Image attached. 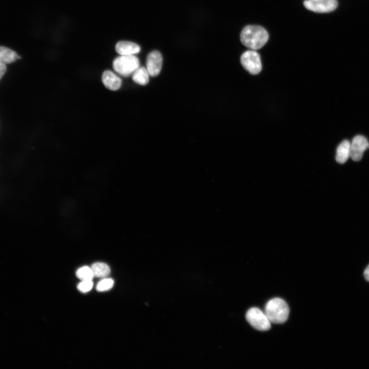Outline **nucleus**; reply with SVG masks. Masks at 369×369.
<instances>
[{
    "label": "nucleus",
    "instance_id": "obj_9",
    "mask_svg": "<svg viewBox=\"0 0 369 369\" xmlns=\"http://www.w3.org/2000/svg\"><path fill=\"white\" fill-rule=\"evenodd\" d=\"M115 50L120 55H135L140 52L141 47L135 43L122 41L116 44Z\"/></svg>",
    "mask_w": 369,
    "mask_h": 369
},
{
    "label": "nucleus",
    "instance_id": "obj_5",
    "mask_svg": "<svg viewBox=\"0 0 369 369\" xmlns=\"http://www.w3.org/2000/svg\"><path fill=\"white\" fill-rule=\"evenodd\" d=\"M243 68L252 75L259 74L262 70L260 54L255 50L244 52L240 58Z\"/></svg>",
    "mask_w": 369,
    "mask_h": 369
},
{
    "label": "nucleus",
    "instance_id": "obj_4",
    "mask_svg": "<svg viewBox=\"0 0 369 369\" xmlns=\"http://www.w3.org/2000/svg\"><path fill=\"white\" fill-rule=\"evenodd\" d=\"M246 319L249 323L256 329L264 331L271 328V322L266 315L258 308H252L247 314Z\"/></svg>",
    "mask_w": 369,
    "mask_h": 369
},
{
    "label": "nucleus",
    "instance_id": "obj_15",
    "mask_svg": "<svg viewBox=\"0 0 369 369\" xmlns=\"http://www.w3.org/2000/svg\"><path fill=\"white\" fill-rule=\"evenodd\" d=\"M76 275L81 281H92L95 278L91 267L88 266L79 268L77 271Z\"/></svg>",
    "mask_w": 369,
    "mask_h": 369
},
{
    "label": "nucleus",
    "instance_id": "obj_8",
    "mask_svg": "<svg viewBox=\"0 0 369 369\" xmlns=\"http://www.w3.org/2000/svg\"><path fill=\"white\" fill-rule=\"evenodd\" d=\"M163 60L162 55L158 51H153L148 55L146 69L150 76L155 77L160 74L163 67Z\"/></svg>",
    "mask_w": 369,
    "mask_h": 369
},
{
    "label": "nucleus",
    "instance_id": "obj_3",
    "mask_svg": "<svg viewBox=\"0 0 369 369\" xmlns=\"http://www.w3.org/2000/svg\"><path fill=\"white\" fill-rule=\"evenodd\" d=\"M140 67L139 58L135 55H120L113 62V68L118 74L129 77Z\"/></svg>",
    "mask_w": 369,
    "mask_h": 369
},
{
    "label": "nucleus",
    "instance_id": "obj_14",
    "mask_svg": "<svg viewBox=\"0 0 369 369\" xmlns=\"http://www.w3.org/2000/svg\"><path fill=\"white\" fill-rule=\"evenodd\" d=\"M94 277L105 278L110 273L109 267L103 263H96L91 267Z\"/></svg>",
    "mask_w": 369,
    "mask_h": 369
},
{
    "label": "nucleus",
    "instance_id": "obj_12",
    "mask_svg": "<svg viewBox=\"0 0 369 369\" xmlns=\"http://www.w3.org/2000/svg\"><path fill=\"white\" fill-rule=\"evenodd\" d=\"M18 54L13 50L4 46H0V64H11L18 58Z\"/></svg>",
    "mask_w": 369,
    "mask_h": 369
},
{
    "label": "nucleus",
    "instance_id": "obj_10",
    "mask_svg": "<svg viewBox=\"0 0 369 369\" xmlns=\"http://www.w3.org/2000/svg\"><path fill=\"white\" fill-rule=\"evenodd\" d=\"M102 80L105 87L112 91L118 90L122 84L121 79L110 71H106L103 73Z\"/></svg>",
    "mask_w": 369,
    "mask_h": 369
},
{
    "label": "nucleus",
    "instance_id": "obj_2",
    "mask_svg": "<svg viewBox=\"0 0 369 369\" xmlns=\"http://www.w3.org/2000/svg\"><path fill=\"white\" fill-rule=\"evenodd\" d=\"M289 307L287 302L280 298H274L268 301L265 307V314L271 323L281 324L289 317Z\"/></svg>",
    "mask_w": 369,
    "mask_h": 369
},
{
    "label": "nucleus",
    "instance_id": "obj_16",
    "mask_svg": "<svg viewBox=\"0 0 369 369\" xmlns=\"http://www.w3.org/2000/svg\"><path fill=\"white\" fill-rule=\"evenodd\" d=\"M114 285V281L111 279L104 278L97 284L96 289L99 292H104L111 289Z\"/></svg>",
    "mask_w": 369,
    "mask_h": 369
},
{
    "label": "nucleus",
    "instance_id": "obj_7",
    "mask_svg": "<svg viewBox=\"0 0 369 369\" xmlns=\"http://www.w3.org/2000/svg\"><path fill=\"white\" fill-rule=\"evenodd\" d=\"M369 148V143L367 139L362 136L354 138L351 143L350 157L355 162L361 160L365 151Z\"/></svg>",
    "mask_w": 369,
    "mask_h": 369
},
{
    "label": "nucleus",
    "instance_id": "obj_1",
    "mask_svg": "<svg viewBox=\"0 0 369 369\" xmlns=\"http://www.w3.org/2000/svg\"><path fill=\"white\" fill-rule=\"evenodd\" d=\"M240 38L241 43L246 47L256 50L262 48L266 44L269 35L262 26L249 25L243 28Z\"/></svg>",
    "mask_w": 369,
    "mask_h": 369
},
{
    "label": "nucleus",
    "instance_id": "obj_17",
    "mask_svg": "<svg viewBox=\"0 0 369 369\" xmlns=\"http://www.w3.org/2000/svg\"><path fill=\"white\" fill-rule=\"evenodd\" d=\"M93 285L94 284L92 281H82L78 285V289L83 293H86L92 289Z\"/></svg>",
    "mask_w": 369,
    "mask_h": 369
},
{
    "label": "nucleus",
    "instance_id": "obj_11",
    "mask_svg": "<svg viewBox=\"0 0 369 369\" xmlns=\"http://www.w3.org/2000/svg\"><path fill=\"white\" fill-rule=\"evenodd\" d=\"M351 143L345 140L339 146L336 150V160L340 164L345 163L350 157Z\"/></svg>",
    "mask_w": 369,
    "mask_h": 369
},
{
    "label": "nucleus",
    "instance_id": "obj_19",
    "mask_svg": "<svg viewBox=\"0 0 369 369\" xmlns=\"http://www.w3.org/2000/svg\"><path fill=\"white\" fill-rule=\"evenodd\" d=\"M363 275L366 281L369 282V265L365 268Z\"/></svg>",
    "mask_w": 369,
    "mask_h": 369
},
{
    "label": "nucleus",
    "instance_id": "obj_13",
    "mask_svg": "<svg viewBox=\"0 0 369 369\" xmlns=\"http://www.w3.org/2000/svg\"><path fill=\"white\" fill-rule=\"evenodd\" d=\"M133 74V80L135 83L142 86L148 84L150 75L147 69L139 67Z\"/></svg>",
    "mask_w": 369,
    "mask_h": 369
},
{
    "label": "nucleus",
    "instance_id": "obj_18",
    "mask_svg": "<svg viewBox=\"0 0 369 369\" xmlns=\"http://www.w3.org/2000/svg\"><path fill=\"white\" fill-rule=\"evenodd\" d=\"M7 71V68L6 65L0 64V80L2 79L5 75Z\"/></svg>",
    "mask_w": 369,
    "mask_h": 369
},
{
    "label": "nucleus",
    "instance_id": "obj_6",
    "mask_svg": "<svg viewBox=\"0 0 369 369\" xmlns=\"http://www.w3.org/2000/svg\"><path fill=\"white\" fill-rule=\"evenodd\" d=\"M303 5L310 11L318 13H330L338 7L337 0H305Z\"/></svg>",
    "mask_w": 369,
    "mask_h": 369
}]
</instances>
